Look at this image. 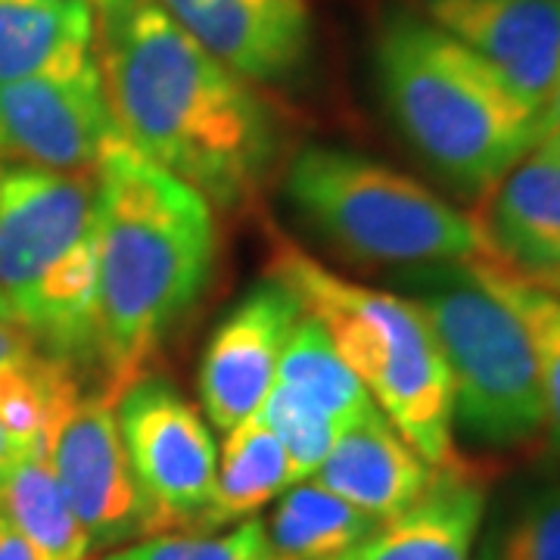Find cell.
<instances>
[{
	"mask_svg": "<svg viewBox=\"0 0 560 560\" xmlns=\"http://www.w3.org/2000/svg\"><path fill=\"white\" fill-rule=\"evenodd\" d=\"M88 3H91V7H94V13H97L103 3H109V0H88Z\"/></svg>",
	"mask_w": 560,
	"mask_h": 560,
	"instance_id": "31",
	"label": "cell"
},
{
	"mask_svg": "<svg viewBox=\"0 0 560 560\" xmlns=\"http://www.w3.org/2000/svg\"><path fill=\"white\" fill-rule=\"evenodd\" d=\"M290 486V464L278 436L259 418L224 433L215 489L206 514V533L224 523L249 521Z\"/></svg>",
	"mask_w": 560,
	"mask_h": 560,
	"instance_id": "20",
	"label": "cell"
},
{
	"mask_svg": "<svg viewBox=\"0 0 560 560\" xmlns=\"http://www.w3.org/2000/svg\"><path fill=\"white\" fill-rule=\"evenodd\" d=\"M482 200L486 261L526 280L560 271V153L533 147Z\"/></svg>",
	"mask_w": 560,
	"mask_h": 560,
	"instance_id": "15",
	"label": "cell"
},
{
	"mask_svg": "<svg viewBox=\"0 0 560 560\" xmlns=\"http://www.w3.org/2000/svg\"><path fill=\"white\" fill-rule=\"evenodd\" d=\"M0 514L44 560H91L94 541L62 495L47 455H16L0 477Z\"/></svg>",
	"mask_w": 560,
	"mask_h": 560,
	"instance_id": "19",
	"label": "cell"
},
{
	"mask_svg": "<svg viewBox=\"0 0 560 560\" xmlns=\"http://www.w3.org/2000/svg\"><path fill=\"white\" fill-rule=\"evenodd\" d=\"M97 62V13L88 0H0V84Z\"/></svg>",
	"mask_w": 560,
	"mask_h": 560,
	"instance_id": "17",
	"label": "cell"
},
{
	"mask_svg": "<svg viewBox=\"0 0 560 560\" xmlns=\"http://www.w3.org/2000/svg\"><path fill=\"white\" fill-rule=\"evenodd\" d=\"M436 470L408 445L377 405L340 427L312 482L374 521H393L433 486Z\"/></svg>",
	"mask_w": 560,
	"mask_h": 560,
	"instance_id": "14",
	"label": "cell"
},
{
	"mask_svg": "<svg viewBox=\"0 0 560 560\" xmlns=\"http://www.w3.org/2000/svg\"><path fill=\"white\" fill-rule=\"evenodd\" d=\"M405 283L448 364L460 430L489 448H523L539 440V364L517 312L482 283L474 261L420 265Z\"/></svg>",
	"mask_w": 560,
	"mask_h": 560,
	"instance_id": "7",
	"label": "cell"
},
{
	"mask_svg": "<svg viewBox=\"0 0 560 560\" xmlns=\"http://www.w3.org/2000/svg\"><path fill=\"white\" fill-rule=\"evenodd\" d=\"M47 464L94 548L140 539L138 489L121 445L116 401L106 393H79L62 408L47 436Z\"/></svg>",
	"mask_w": 560,
	"mask_h": 560,
	"instance_id": "10",
	"label": "cell"
},
{
	"mask_svg": "<svg viewBox=\"0 0 560 560\" xmlns=\"http://www.w3.org/2000/svg\"><path fill=\"white\" fill-rule=\"evenodd\" d=\"M480 280L508 302L523 320L536 364H539L541 401H545V433L560 458V296L533 280L521 278L492 261H474Z\"/></svg>",
	"mask_w": 560,
	"mask_h": 560,
	"instance_id": "22",
	"label": "cell"
},
{
	"mask_svg": "<svg viewBox=\"0 0 560 560\" xmlns=\"http://www.w3.org/2000/svg\"><path fill=\"white\" fill-rule=\"evenodd\" d=\"M420 13L539 113L560 75V0H420Z\"/></svg>",
	"mask_w": 560,
	"mask_h": 560,
	"instance_id": "12",
	"label": "cell"
},
{
	"mask_svg": "<svg viewBox=\"0 0 560 560\" xmlns=\"http://www.w3.org/2000/svg\"><path fill=\"white\" fill-rule=\"evenodd\" d=\"M116 423L140 499V539L206 536L219 448L202 415L162 377L116 396Z\"/></svg>",
	"mask_w": 560,
	"mask_h": 560,
	"instance_id": "8",
	"label": "cell"
},
{
	"mask_svg": "<svg viewBox=\"0 0 560 560\" xmlns=\"http://www.w3.org/2000/svg\"><path fill=\"white\" fill-rule=\"evenodd\" d=\"M0 302L50 359L101 355L94 175L0 162Z\"/></svg>",
	"mask_w": 560,
	"mask_h": 560,
	"instance_id": "5",
	"label": "cell"
},
{
	"mask_svg": "<svg viewBox=\"0 0 560 560\" xmlns=\"http://www.w3.org/2000/svg\"><path fill=\"white\" fill-rule=\"evenodd\" d=\"M256 418L283 445V455L290 464V486L312 480L320 460L327 458V452L340 436V423L330 418L318 401L278 381L268 389Z\"/></svg>",
	"mask_w": 560,
	"mask_h": 560,
	"instance_id": "23",
	"label": "cell"
},
{
	"mask_svg": "<svg viewBox=\"0 0 560 560\" xmlns=\"http://www.w3.org/2000/svg\"><path fill=\"white\" fill-rule=\"evenodd\" d=\"M35 349L28 346V337L16 334L10 324L0 320V364H13V361L28 359Z\"/></svg>",
	"mask_w": 560,
	"mask_h": 560,
	"instance_id": "28",
	"label": "cell"
},
{
	"mask_svg": "<svg viewBox=\"0 0 560 560\" xmlns=\"http://www.w3.org/2000/svg\"><path fill=\"white\" fill-rule=\"evenodd\" d=\"M103 560H275L265 523L246 521L224 536H147Z\"/></svg>",
	"mask_w": 560,
	"mask_h": 560,
	"instance_id": "25",
	"label": "cell"
},
{
	"mask_svg": "<svg viewBox=\"0 0 560 560\" xmlns=\"http://www.w3.org/2000/svg\"><path fill=\"white\" fill-rule=\"evenodd\" d=\"M97 318L106 396L143 377L209 287L219 234L212 202L121 140L94 168Z\"/></svg>",
	"mask_w": 560,
	"mask_h": 560,
	"instance_id": "2",
	"label": "cell"
},
{
	"mask_svg": "<svg viewBox=\"0 0 560 560\" xmlns=\"http://www.w3.org/2000/svg\"><path fill=\"white\" fill-rule=\"evenodd\" d=\"M121 140L97 62L0 84V162L94 175Z\"/></svg>",
	"mask_w": 560,
	"mask_h": 560,
	"instance_id": "9",
	"label": "cell"
},
{
	"mask_svg": "<svg viewBox=\"0 0 560 560\" xmlns=\"http://www.w3.org/2000/svg\"><path fill=\"white\" fill-rule=\"evenodd\" d=\"M278 383L300 389L302 396L318 401L320 408L346 427L361 411H368L377 401L368 396V389L340 359L327 330L312 315H302L287 337V346L278 361Z\"/></svg>",
	"mask_w": 560,
	"mask_h": 560,
	"instance_id": "21",
	"label": "cell"
},
{
	"mask_svg": "<svg viewBox=\"0 0 560 560\" xmlns=\"http://www.w3.org/2000/svg\"><path fill=\"white\" fill-rule=\"evenodd\" d=\"M0 560H44L38 551L13 529V523L7 521L3 514H0Z\"/></svg>",
	"mask_w": 560,
	"mask_h": 560,
	"instance_id": "27",
	"label": "cell"
},
{
	"mask_svg": "<svg viewBox=\"0 0 560 560\" xmlns=\"http://www.w3.org/2000/svg\"><path fill=\"white\" fill-rule=\"evenodd\" d=\"M190 38L243 81L290 75L308 50V0H156Z\"/></svg>",
	"mask_w": 560,
	"mask_h": 560,
	"instance_id": "13",
	"label": "cell"
},
{
	"mask_svg": "<svg viewBox=\"0 0 560 560\" xmlns=\"http://www.w3.org/2000/svg\"><path fill=\"white\" fill-rule=\"evenodd\" d=\"M374 66L401 135L460 194L486 197L536 147L539 113L420 13L383 20Z\"/></svg>",
	"mask_w": 560,
	"mask_h": 560,
	"instance_id": "3",
	"label": "cell"
},
{
	"mask_svg": "<svg viewBox=\"0 0 560 560\" xmlns=\"http://www.w3.org/2000/svg\"><path fill=\"white\" fill-rule=\"evenodd\" d=\"M533 283H539V287H545V290H551V293H558L560 296V271H555V275H545V278L533 280Z\"/></svg>",
	"mask_w": 560,
	"mask_h": 560,
	"instance_id": "30",
	"label": "cell"
},
{
	"mask_svg": "<svg viewBox=\"0 0 560 560\" xmlns=\"http://www.w3.org/2000/svg\"><path fill=\"white\" fill-rule=\"evenodd\" d=\"M16 458V452H13V445L7 442V436H3V430H0V477H3V470L10 467V460Z\"/></svg>",
	"mask_w": 560,
	"mask_h": 560,
	"instance_id": "29",
	"label": "cell"
},
{
	"mask_svg": "<svg viewBox=\"0 0 560 560\" xmlns=\"http://www.w3.org/2000/svg\"><path fill=\"white\" fill-rule=\"evenodd\" d=\"M271 278L296 293L305 315L327 330L340 359L420 458L433 470L464 464L452 433V374L430 320L415 302L337 278L290 243H278Z\"/></svg>",
	"mask_w": 560,
	"mask_h": 560,
	"instance_id": "4",
	"label": "cell"
},
{
	"mask_svg": "<svg viewBox=\"0 0 560 560\" xmlns=\"http://www.w3.org/2000/svg\"><path fill=\"white\" fill-rule=\"evenodd\" d=\"M0 320H7V312H3V302H0ZM10 324V320H7Z\"/></svg>",
	"mask_w": 560,
	"mask_h": 560,
	"instance_id": "32",
	"label": "cell"
},
{
	"mask_svg": "<svg viewBox=\"0 0 560 560\" xmlns=\"http://www.w3.org/2000/svg\"><path fill=\"white\" fill-rule=\"evenodd\" d=\"M480 560H560V482L514 501L489 529Z\"/></svg>",
	"mask_w": 560,
	"mask_h": 560,
	"instance_id": "24",
	"label": "cell"
},
{
	"mask_svg": "<svg viewBox=\"0 0 560 560\" xmlns=\"http://www.w3.org/2000/svg\"><path fill=\"white\" fill-rule=\"evenodd\" d=\"M536 147L560 153V75L541 103L539 119H536Z\"/></svg>",
	"mask_w": 560,
	"mask_h": 560,
	"instance_id": "26",
	"label": "cell"
},
{
	"mask_svg": "<svg viewBox=\"0 0 560 560\" xmlns=\"http://www.w3.org/2000/svg\"><path fill=\"white\" fill-rule=\"evenodd\" d=\"M287 200L320 237L377 265L486 259L477 219L420 180L334 147H305L287 165Z\"/></svg>",
	"mask_w": 560,
	"mask_h": 560,
	"instance_id": "6",
	"label": "cell"
},
{
	"mask_svg": "<svg viewBox=\"0 0 560 560\" xmlns=\"http://www.w3.org/2000/svg\"><path fill=\"white\" fill-rule=\"evenodd\" d=\"M486 514V482L467 467L436 470L433 486L349 560H470Z\"/></svg>",
	"mask_w": 560,
	"mask_h": 560,
	"instance_id": "16",
	"label": "cell"
},
{
	"mask_svg": "<svg viewBox=\"0 0 560 560\" xmlns=\"http://www.w3.org/2000/svg\"><path fill=\"white\" fill-rule=\"evenodd\" d=\"M305 315L296 293L278 278L259 280L224 315L200 361V401L221 433L256 418L278 377L287 337Z\"/></svg>",
	"mask_w": 560,
	"mask_h": 560,
	"instance_id": "11",
	"label": "cell"
},
{
	"mask_svg": "<svg viewBox=\"0 0 560 560\" xmlns=\"http://www.w3.org/2000/svg\"><path fill=\"white\" fill-rule=\"evenodd\" d=\"M377 529L381 521L305 480L278 501L265 536L278 560H349Z\"/></svg>",
	"mask_w": 560,
	"mask_h": 560,
	"instance_id": "18",
	"label": "cell"
},
{
	"mask_svg": "<svg viewBox=\"0 0 560 560\" xmlns=\"http://www.w3.org/2000/svg\"><path fill=\"white\" fill-rule=\"evenodd\" d=\"M97 66L125 140L200 197L237 209L275 160V121L249 84L156 0L97 10Z\"/></svg>",
	"mask_w": 560,
	"mask_h": 560,
	"instance_id": "1",
	"label": "cell"
}]
</instances>
